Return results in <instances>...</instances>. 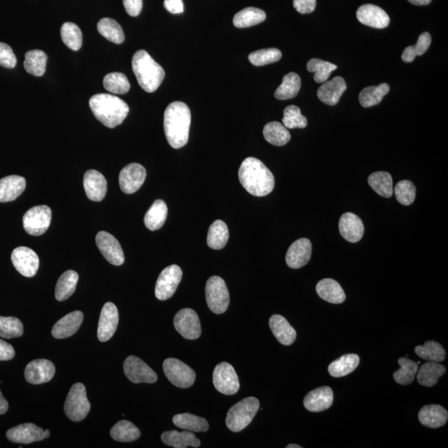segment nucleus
<instances>
[{
	"label": "nucleus",
	"instance_id": "nucleus-1",
	"mask_svg": "<svg viewBox=\"0 0 448 448\" xmlns=\"http://www.w3.org/2000/svg\"><path fill=\"white\" fill-rule=\"evenodd\" d=\"M238 178L243 188L254 196H267L274 189V174L262 161L254 157L243 161L239 168Z\"/></svg>",
	"mask_w": 448,
	"mask_h": 448
},
{
	"label": "nucleus",
	"instance_id": "nucleus-2",
	"mask_svg": "<svg viewBox=\"0 0 448 448\" xmlns=\"http://www.w3.org/2000/svg\"><path fill=\"white\" fill-rule=\"evenodd\" d=\"M191 125L190 110L181 101H174L167 107L164 114V129L171 147H184L189 141Z\"/></svg>",
	"mask_w": 448,
	"mask_h": 448
},
{
	"label": "nucleus",
	"instance_id": "nucleus-3",
	"mask_svg": "<svg viewBox=\"0 0 448 448\" xmlns=\"http://www.w3.org/2000/svg\"><path fill=\"white\" fill-rule=\"evenodd\" d=\"M89 105L96 119L108 128L120 125L130 112L128 105L123 100L105 93L92 96Z\"/></svg>",
	"mask_w": 448,
	"mask_h": 448
},
{
	"label": "nucleus",
	"instance_id": "nucleus-4",
	"mask_svg": "<svg viewBox=\"0 0 448 448\" xmlns=\"http://www.w3.org/2000/svg\"><path fill=\"white\" fill-rule=\"evenodd\" d=\"M132 69L138 83L150 93L156 92L165 79L164 69L145 50L137 51L134 54Z\"/></svg>",
	"mask_w": 448,
	"mask_h": 448
},
{
	"label": "nucleus",
	"instance_id": "nucleus-5",
	"mask_svg": "<svg viewBox=\"0 0 448 448\" xmlns=\"http://www.w3.org/2000/svg\"><path fill=\"white\" fill-rule=\"evenodd\" d=\"M260 403L258 398L247 397L236 403L227 412L226 425L234 433H238L250 425L258 412Z\"/></svg>",
	"mask_w": 448,
	"mask_h": 448
},
{
	"label": "nucleus",
	"instance_id": "nucleus-6",
	"mask_svg": "<svg viewBox=\"0 0 448 448\" xmlns=\"http://www.w3.org/2000/svg\"><path fill=\"white\" fill-rule=\"evenodd\" d=\"M91 403L87 397V390L81 383H77L69 391L64 411L68 418L73 422L83 421L88 416Z\"/></svg>",
	"mask_w": 448,
	"mask_h": 448
},
{
	"label": "nucleus",
	"instance_id": "nucleus-7",
	"mask_svg": "<svg viewBox=\"0 0 448 448\" xmlns=\"http://www.w3.org/2000/svg\"><path fill=\"white\" fill-rule=\"evenodd\" d=\"M207 307L215 314H223L229 308L230 296L224 280L218 276H211L205 287Z\"/></svg>",
	"mask_w": 448,
	"mask_h": 448
},
{
	"label": "nucleus",
	"instance_id": "nucleus-8",
	"mask_svg": "<svg viewBox=\"0 0 448 448\" xmlns=\"http://www.w3.org/2000/svg\"><path fill=\"white\" fill-rule=\"evenodd\" d=\"M163 369L171 384L178 388L187 389L194 384L196 378L194 370L177 358H167L163 364Z\"/></svg>",
	"mask_w": 448,
	"mask_h": 448
},
{
	"label": "nucleus",
	"instance_id": "nucleus-9",
	"mask_svg": "<svg viewBox=\"0 0 448 448\" xmlns=\"http://www.w3.org/2000/svg\"><path fill=\"white\" fill-rule=\"evenodd\" d=\"M52 210L47 205L32 207L23 218L24 230L32 236H40L46 233L50 226Z\"/></svg>",
	"mask_w": 448,
	"mask_h": 448
},
{
	"label": "nucleus",
	"instance_id": "nucleus-10",
	"mask_svg": "<svg viewBox=\"0 0 448 448\" xmlns=\"http://www.w3.org/2000/svg\"><path fill=\"white\" fill-rule=\"evenodd\" d=\"M183 276L181 268L178 265H171L161 272L156 285V296L161 301L172 297L176 292Z\"/></svg>",
	"mask_w": 448,
	"mask_h": 448
},
{
	"label": "nucleus",
	"instance_id": "nucleus-11",
	"mask_svg": "<svg viewBox=\"0 0 448 448\" xmlns=\"http://www.w3.org/2000/svg\"><path fill=\"white\" fill-rule=\"evenodd\" d=\"M213 383L219 393L234 395L240 388L239 380L233 365L222 362L216 366L213 374Z\"/></svg>",
	"mask_w": 448,
	"mask_h": 448
},
{
	"label": "nucleus",
	"instance_id": "nucleus-12",
	"mask_svg": "<svg viewBox=\"0 0 448 448\" xmlns=\"http://www.w3.org/2000/svg\"><path fill=\"white\" fill-rule=\"evenodd\" d=\"M175 329L187 340H196L202 333L201 320L193 309H181L174 316Z\"/></svg>",
	"mask_w": 448,
	"mask_h": 448
},
{
	"label": "nucleus",
	"instance_id": "nucleus-13",
	"mask_svg": "<svg viewBox=\"0 0 448 448\" xmlns=\"http://www.w3.org/2000/svg\"><path fill=\"white\" fill-rule=\"evenodd\" d=\"M124 372L128 380L134 384H154L158 380L156 373L136 356H132L126 358L124 362Z\"/></svg>",
	"mask_w": 448,
	"mask_h": 448
},
{
	"label": "nucleus",
	"instance_id": "nucleus-14",
	"mask_svg": "<svg viewBox=\"0 0 448 448\" xmlns=\"http://www.w3.org/2000/svg\"><path fill=\"white\" fill-rule=\"evenodd\" d=\"M12 263L20 274L32 278L39 267V258L34 250L27 247H19L12 252Z\"/></svg>",
	"mask_w": 448,
	"mask_h": 448
},
{
	"label": "nucleus",
	"instance_id": "nucleus-15",
	"mask_svg": "<svg viewBox=\"0 0 448 448\" xmlns=\"http://www.w3.org/2000/svg\"><path fill=\"white\" fill-rule=\"evenodd\" d=\"M97 247L101 254L114 266H121L125 263L123 250L118 240L108 232L101 231L96 237Z\"/></svg>",
	"mask_w": 448,
	"mask_h": 448
},
{
	"label": "nucleus",
	"instance_id": "nucleus-16",
	"mask_svg": "<svg viewBox=\"0 0 448 448\" xmlns=\"http://www.w3.org/2000/svg\"><path fill=\"white\" fill-rule=\"evenodd\" d=\"M146 178L145 167L132 163L122 169L119 175V184L122 192L128 194L136 193L144 184Z\"/></svg>",
	"mask_w": 448,
	"mask_h": 448
},
{
	"label": "nucleus",
	"instance_id": "nucleus-17",
	"mask_svg": "<svg viewBox=\"0 0 448 448\" xmlns=\"http://www.w3.org/2000/svg\"><path fill=\"white\" fill-rule=\"evenodd\" d=\"M118 323H119V313L115 304L105 303L101 309L99 329H97L99 340L105 342L112 339L116 332Z\"/></svg>",
	"mask_w": 448,
	"mask_h": 448
},
{
	"label": "nucleus",
	"instance_id": "nucleus-18",
	"mask_svg": "<svg viewBox=\"0 0 448 448\" xmlns=\"http://www.w3.org/2000/svg\"><path fill=\"white\" fill-rule=\"evenodd\" d=\"M55 366L50 360H35L27 365L24 376L32 385H42L50 382L55 374Z\"/></svg>",
	"mask_w": 448,
	"mask_h": 448
},
{
	"label": "nucleus",
	"instance_id": "nucleus-19",
	"mask_svg": "<svg viewBox=\"0 0 448 448\" xmlns=\"http://www.w3.org/2000/svg\"><path fill=\"white\" fill-rule=\"evenodd\" d=\"M334 394L328 386L320 387L305 395L304 406L309 412L320 413L331 408Z\"/></svg>",
	"mask_w": 448,
	"mask_h": 448
},
{
	"label": "nucleus",
	"instance_id": "nucleus-20",
	"mask_svg": "<svg viewBox=\"0 0 448 448\" xmlns=\"http://www.w3.org/2000/svg\"><path fill=\"white\" fill-rule=\"evenodd\" d=\"M312 245L307 238H300L293 243L287 252L286 263L289 267L299 269L311 259Z\"/></svg>",
	"mask_w": 448,
	"mask_h": 448
},
{
	"label": "nucleus",
	"instance_id": "nucleus-21",
	"mask_svg": "<svg viewBox=\"0 0 448 448\" xmlns=\"http://www.w3.org/2000/svg\"><path fill=\"white\" fill-rule=\"evenodd\" d=\"M85 194L90 201H103L108 192L107 179L99 171L89 170L84 175L83 181Z\"/></svg>",
	"mask_w": 448,
	"mask_h": 448
},
{
	"label": "nucleus",
	"instance_id": "nucleus-22",
	"mask_svg": "<svg viewBox=\"0 0 448 448\" xmlns=\"http://www.w3.org/2000/svg\"><path fill=\"white\" fill-rule=\"evenodd\" d=\"M357 19L361 23L374 28H385L389 26L390 19L381 8L374 5H365L358 8Z\"/></svg>",
	"mask_w": 448,
	"mask_h": 448
},
{
	"label": "nucleus",
	"instance_id": "nucleus-23",
	"mask_svg": "<svg viewBox=\"0 0 448 448\" xmlns=\"http://www.w3.org/2000/svg\"><path fill=\"white\" fill-rule=\"evenodd\" d=\"M340 233L346 241L358 243L363 238L364 223L358 216L353 213H345L341 216L339 222Z\"/></svg>",
	"mask_w": 448,
	"mask_h": 448
},
{
	"label": "nucleus",
	"instance_id": "nucleus-24",
	"mask_svg": "<svg viewBox=\"0 0 448 448\" xmlns=\"http://www.w3.org/2000/svg\"><path fill=\"white\" fill-rule=\"evenodd\" d=\"M8 439L15 443L30 444L45 439L44 431L34 423L12 427L6 434Z\"/></svg>",
	"mask_w": 448,
	"mask_h": 448
},
{
	"label": "nucleus",
	"instance_id": "nucleus-25",
	"mask_svg": "<svg viewBox=\"0 0 448 448\" xmlns=\"http://www.w3.org/2000/svg\"><path fill=\"white\" fill-rule=\"evenodd\" d=\"M84 318L83 313L76 311L68 314L54 325L52 329V335L56 339H66L79 331Z\"/></svg>",
	"mask_w": 448,
	"mask_h": 448
},
{
	"label": "nucleus",
	"instance_id": "nucleus-26",
	"mask_svg": "<svg viewBox=\"0 0 448 448\" xmlns=\"http://www.w3.org/2000/svg\"><path fill=\"white\" fill-rule=\"evenodd\" d=\"M346 89H347V85H346L343 77H336L332 81H325L320 85L318 92H317V96L323 103L335 105L339 103L340 97Z\"/></svg>",
	"mask_w": 448,
	"mask_h": 448
},
{
	"label": "nucleus",
	"instance_id": "nucleus-27",
	"mask_svg": "<svg viewBox=\"0 0 448 448\" xmlns=\"http://www.w3.org/2000/svg\"><path fill=\"white\" fill-rule=\"evenodd\" d=\"M26 188V179L18 175H10L0 179V203L15 201Z\"/></svg>",
	"mask_w": 448,
	"mask_h": 448
},
{
	"label": "nucleus",
	"instance_id": "nucleus-28",
	"mask_svg": "<svg viewBox=\"0 0 448 448\" xmlns=\"http://www.w3.org/2000/svg\"><path fill=\"white\" fill-rule=\"evenodd\" d=\"M269 327L276 339L283 345H291L296 339V332L287 320L281 315H274L269 320Z\"/></svg>",
	"mask_w": 448,
	"mask_h": 448
},
{
	"label": "nucleus",
	"instance_id": "nucleus-29",
	"mask_svg": "<svg viewBox=\"0 0 448 448\" xmlns=\"http://www.w3.org/2000/svg\"><path fill=\"white\" fill-rule=\"evenodd\" d=\"M419 421L422 425L431 429H438L446 425L448 419L447 411L438 405L423 407L418 414Z\"/></svg>",
	"mask_w": 448,
	"mask_h": 448
},
{
	"label": "nucleus",
	"instance_id": "nucleus-30",
	"mask_svg": "<svg viewBox=\"0 0 448 448\" xmlns=\"http://www.w3.org/2000/svg\"><path fill=\"white\" fill-rule=\"evenodd\" d=\"M316 292L321 299L332 304L343 303L346 299L343 288L336 281L331 278L320 281L316 285Z\"/></svg>",
	"mask_w": 448,
	"mask_h": 448
},
{
	"label": "nucleus",
	"instance_id": "nucleus-31",
	"mask_svg": "<svg viewBox=\"0 0 448 448\" xmlns=\"http://www.w3.org/2000/svg\"><path fill=\"white\" fill-rule=\"evenodd\" d=\"M161 440L165 445L174 448L199 447L201 443L192 431L187 430L181 433L175 430L165 431L161 435Z\"/></svg>",
	"mask_w": 448,
	"mask_h": 448
},
{
	"label": "nucleus",
	"instance_id": "nucleus-32",
	"mask_svg": "<svg viewBox=\"0 0 448 448\" xmlns=\"http://www.w3.org/2000/svg\"><path fill=\"white\" fill-rule=\"evenodd\" d=\"M446 367L438 362L429 361L423 364L418 370L417 380L418 384L425 387H434L437 385L439 378L446 373Z\"/></svg>",
	"mask_w": 448,
	"mask_h": 448
},
{
	"label": "nucleus",
	"instance_id": "nucleus-33",
	"mask_svg": "<svg viewBox=\"0 0 448 448\" xmlns=\"http://www.w3.org/2000/svg\"><path fill=\"white\" fill-rule=\"evenodd\" d=\"M360 361V358L356 354H345L329 365V374L334 378L348 376L356 369Z\"/></svg>",
	"mask_w": 448,
	"mask_h": 448
},
{
	"label": "nucleus",
	"instance_id": "nucleus-34",
	"mask_svg": "<svg viewBox=\"0 0 448 448\" xmlns=\"http://www.w3.org/2000/svg\"><path fill=\"white\" fill-rule=\"evenodd\" d=\"M168 207L165 201L157 199L145 215V224L150 231L161 230L166 221Z\"/></svg>",
	"mask_w": 448,
	"mask_h": 448
},
{
	"label": "nucleus",
	"instance_id": "nucleus-35",
	"mask_svg": "<svg viewBox=\"0 0 448 448\" xmlns=\"http://www.w3.org/2000/svg\"><path fill=\"white\" fill-rule=\"evenodd\" d=\"M230 238L229 227L222 220H216L211 224L207 233V243L212 250H220L226 246Z\"/></svg>",
	"mask_w": 448,
	"mask_h": 448
},
{
	"label": "nucleus",
	"instance_id": "nucleus-36",
	"mask_svg": "<svg viewBox=\"0 0 448 448\" xmlns=\"http://www.w3.org/2000/svg\"><path fill=\"white\" fill-rule=\"evenodd\" d=\"M263 136L269 143L276 146L287 145L291 140V134L288 129L278 121L269 122L265 125Z\"/></svg>",
	"mask_w": 448,
	"mask_h": 448
},
{
	"label": "nucleus",
	"instance_id": "nucleus-37",
	"mask_svg": "<svg viewBox=\"0 0 448 448\" xmlns=\"http://www.w3.org/2000/svg\"><path fill=\"white\" fill-rule=\"evenodd\" d=\"M173 422L179 429L195 433H205L210 429L209 422L205 418L188 413L175 415Z\"/></svg>",
	"mask_w": 448,
	"mask_h": 448
},
{
	"label": "nucleus",
	"instance_id": "nucleus-38",
	"mask_svg": "<svg viewBox=\"0 0 448 448\" xmlns=\"http://www.w3.org/2000/svg\"><path fill=\"white\" fill-rule=\"evenodd\" d=\"M79 276L75 271L68 270L60 276L55 288V297L59 301H66L74 293Z\"/></svg>",
	"mask_w": 448,
	"mask_h": 448
},
{
	"label": "nucleus",
	"instance_id": "nucleus-39",
	"mask_svg": "<svg viewBox=\"0 0 448 448\" xmlns=\"http://www.w3.org/2000/svg\"><path fill=\"white\" fill-rule=\"evenodd\" d=\"M368 183L370 187L380 196L389 198L394 194L393 179L385 171H378L369 175Z\"/></svg>",
	"mask_w": 448,
	"mask_h": 448
},
{
	"label": "nucleus",
	"instance_id": "nucleus-40",
	"mask_svg": "<svg viewBox=\"0 0 448 448\" xmlns=\"http://www.w3.org/2000/svg\"><path fill=\"white\" fill-rule=\"evenodd\" d=\"M266 13L258 8L250 7L246 8L238 14H236L234 18V24L238 28H244L258 26L266 19Z\"/></svg>",
	"mask_w": 448,
	"mask_h": 448
},
{
	"label": "nucleus",
	"instance_id": "nucleus-41",
	"mask_svg": "<svg viewBox=\"0 0 448 448\" xmlns=\"http://www.w3.org/2000/svg\"><path fill=\"white\" fill-rule=\"evenodd\" d=\"M390 88L387 83H382L376 87H369L362 90L358 96V101L365 108L380 104L384 97L388 94Z\"/></svg>",
	"mask_w": 448,
	"mask_h": 448
},
{
	"label": "nucleus",
	"instance_id": "nucleus-42",
	"mask_svg": "<svg viewBox=\"0 0 448 448\" xmlns=\"http://www.w3.org/2000/svg\"><path fill=\"white\" fill-rule=\"evenodd\" d=\"M300 89V77L295 72H290L283 77V83L275 92V97L278 100L294 99L298 94Z\"/></svg>",
	"mask_w": 448,
	"mask_h": 448
},
{
	"label": "nucleus",
	"instance_id": "nucleus-43",
	"mask_svg": "<svg viewBox=\"0 0 448 448\" xmlns=\"http://www.w3.org/2000/svg\"><path fill=\"white\" fill-rule=\"evenodd\" d=\"M48 56L41 50H32L26 54L24 68L30 74L42 77L46 71Z\"/></svg>",
	"mask_w": 448,
	"mask_h": 448
},
{
	"label": "nucleus",
	"instance_id": "nucleus-44",
	"mask_svg": "<svg viewBox=\"0 0 448 448\" xmlns=\"http://www.w3.org/2000/svg\"><path fill=\"white\" fill-rule=\"evenodd\" d=\"M398 362L400 369L394 374L395 382L401 385L412 384L418 370V364L405 357L398 358Z\"/></svg>",
	"mask_w": 448,
	"mask_h": 448
},
{
	"label": "nucleus",
	"instance_id": "nucleus-45",
	"mask_svg": "<svg viewBox=\"0 0 448 448\" xmlns=\"http://www.w3.org/2000/svg\"><path fill=\"white\" fill-rule=\"evenodd\" d=\"M97 30L104 38L116 44H121L125 41L123 30L116 20L110 18L101 19L97 23Z\"/></svg>",
	"mask_w": 448,
	"mask_h": 448
},
{
	"label": "nucleus",
	"instance_id": "nucleus-46",
	"mask_svg": "<svg viewBox=\"0 0 448 448\" xmlns=\"http://www.w3.org/2000/svg\"><path fill=\"white\" fill-rule=\"evenodd\" d=\"M111 436L117 442H130L136 441L141 437V431L132 422L121 420L114 425L111 430Z\"/></svg>",
	"mask_w": 448,
	"mask_h": 448
},
{
	"label": "nucleus",
	"instance_id": "nucleus-47",
	"mask_svg": "<svg viewBox=\"0 0 448 448\" xmlns=\"http://www.w3.org/2000/svg\"><path fill=\"white\" fill-rule=\"evenodd\" d=\"M414 350L417 356L425 360L440 363L445 360V349L437 341L427 340L425 345H418Z\"/></svg>",
	"mask_w": 448,
	"mask_h": 448
},
{
	"label": "nucleus",
	"instance_id": "nucleus-48",
	"mask_svg": "<svg viewBox=\"0 0 448 448\" xmlns=\"http://www.w3.org/2000/svg\"><path fill=\"white\" fill-rule=\"evenodd\" d=\"M63 42L73 51H79L83 45V34L77 24L68 22L61 28Z\"/></svg>",
	"mask_w": 448,
	"mask_h": 448
},
{
	"label": "nucleus",
	"instance_id": "nucleus-49",
	"mask_svg": "<svg viewBox=\"0 0 448 448\" xmlns=\"http://www.w3.org/2000/svg\"><path fill=\"white\" fill-rule=\"evenodd\" d=\"M103 85L107 91L118 95L125 94L130 88L128 77L121 72L109 73L104 77Z\"/></svg>",
	"mask_w": 448,
	"mask_h": 448
},
{
	"label": "nucleus",
	"instance_id": "nucleus-50",
	"mask_svg": "<svg viewBox=\"0 0 448 448\" xmlns=\"http://www.w3.org/2000/svg\"><path fill=\"white\" fill-rule=\"evenodd\" d=\"M336 69V65L317 59L309 60L307 63V70L315 73L314 80L317 83H324Z\"/></svg>",
	"mask_w": 448,
	"mask_h": 448
},
{
	"label": "nucleus",
	"instance_id": "nucleus-51",
	"mask_svg": "<svg viewBox=\"0 0 448 448\" xmlns=\"http://www.w3.org/2000/svg\"><path fill=\"white\" fill-rule=\"evenodd\" d=\"M431 43V35L429 32H423L419 36L415 46L406 48L402 54V59L405 63L414 62L417 56H422L429 50Z\"/></svg>",
	"mask_w": 448,
	"mask_h": 448
},
{
	"label": "nucleus",
	"instance_id": "nucleus-52",
	"mask_svg": "<svg viewBox=\"0 0 448 448\" xmlns=\"http://www.w3.org/2000/svg\"><path fill=\"white\" fill-rule=\"evenodd\" d=\"M23 325L16 317L0 316V337L5 339H13L22 336Z\"/></svg>",
	"mask_w": 448,
	"mask_h": 448
},
{
	"label": "nucleus",
	"instance_id": "nucleus-53",
	"mask_svg": "<svg viewBox=\"0 0 448 448\" xmlns=\"http://www.w3.org/2000/svg\"><path fill=\"white\" fill-rule=\"evenodd\" d=\"M282 52L278 48H266V50H261L252 52L248 57L252 64L254 66H264L270 63L278 62L282 59Z\"/></svg>",
	"mask_w": 448,
	"mask_h": 448
},
{
	"label": "nucleus",
	"instance_id": "nucleus-54",
	"mask_svg": "<svg viewBox=\"0 0 448 448\" xmlns=\"http://www.w3.org/2000/svg\"><path fill=\"white\" fill-rule=\"evenodd\" d=\"M283 125L287 129H303L307 126V119L301 114L296 105H289L284 110Z\"/></svg>",
	"mask_w": 448,
	"mask_h": 448
},
{
	"label": "nucleus",
	"instance_id": "nucleus-55",
	"mask_svg": "<svg viewBox=\"0 0 448 448\" xmlns=\"http://www.w3.org/2000/svg\"><path fill=\"white\" fill-rule=\"evenodd\" d=\"M394 193L401 205L409 206L416 198V187L409 181H402L395 186Z\"/></svg>",
	"mask_w": 448,
	"mask_h": 448
},
{
	"label": "nucleus",
	"instance_id": "nucleus-56",
	"mask_svg": "<svg viewBox=\"0 0 448 448\" xmlns=\"http://www.w3.org/2000/svg\"><path fill=\"white\" fill-rule=\"evenodd\" d=\"M17 64V59L9 45L0 43V66L14 68Z\"/></svg>",
	"mask_w": 448,
	"mask_h": 448
},
{
	"label": "nucleus",
	"instance_id": "nucleus-57",
	"mask_svg": "<svg viewBox=\"0 0 448 448\" xmlns=\"http://www.w3.org/2000/svg\"><path fill=\"white\" fill-rule=\"evenodd\" d=\"M293 6L300 14H311L316 9V0H294Z\"/></svg>",
	"mask_w": 448,
	"mask_h": 448
},
{
	"label": "nucleus",
	"instance_id": "nucleus-58",
	"mask_svg": "<svg viewBox=\"0 0 448 448\" xmlns=\"http://www.w3.org/2000/svg\"><path fill=\"white\" fill-rule=\"evenodd\" d=\"M123 5L130 16L136 17L141 14L143 8V0H123Z\"/></svg>",
	"mask_w": 448,
	"mask_h": 448
},
{
	"label": "nucleus",
	"instance_id": "nucleus-59",
	"mask_svg": "<svg viewBox=\"0 0 448 448\" xmlns=\"http://www.w3.org/2000/svg\"><path fill=\"white\" fill-rule=\"evenodd\" d=\"M15 356L13 346L0 339V361L11 360Z\"/></svg>",
	"mask_w": 448,
	"mask_h": 448
},
{
	"label": "nucleus",
	"instance_id": "nucleus-60",
	"mask_svg": "<svg viewBox=\"0 0 448 448\" xmlns=\"http://www.w3.org/2000/svg\"><path fill=\"white\" fill-rule=\"evenodd\" d=\"M164 6L171 14H179L184 12L183 0H165Z\"/></svg>",
	"mask_w": 448,
	"mask_h": 448
},
{
	"label": "nucleus",
	"instance_id": "nucleus-61",
	"mask_svg": "<svg viewBox=\"0 0 448 448\" xmlns=\"http://www.w3.org/2000/svg\"><path fill=\"white\" fill-rule=\"evenodd\" d=\"M9 409V403L3 398L1 391H0V415L5 414Z\"/></svg>",
	"mask_w": 448,
	"mask_h": 448
},
{
	"label": "nucleus",
	"instance_id": "nucleus-62",
	"mask_svg": "<svg viewBox=\"0 0 448 448\" xmlns=\"http://www.w3.org/2000/svg\"><path fill=\"white\" fill-rule=\"evenodd\" d=\"M411 3H413L414 6H429L431 2V0H409Z\"/></svg>",
	"mask_w": 448,
	"mask_h": 448
},
{
	"label": "nucleus",
	"instance_id": "nucleus-63",
	"mask_svg": "<svg viewBox=\"0 0 448 448\" xmlns=\"http://www.w3.org/2000/svg\"><path fill=\"white\" fill-rule=\"evenodd\" d=\"M44 437H45V439L48 438L50 437V430L47 429V430L44 431Z\"/></svg>",
	"mask_w": 448,
	"mask_h": 448
},
{
	"label": "nucleus",
	"instance_id": "nucleus-64",
	"mask_svg": "<svg viewBox=\"0 0 448 448\" xmlns=\"http://www.w3.org/2000/svg\"><path fill=\"white\" fill-rule=\"evenodd\" d=\"M287 448H301V447L296 445V444H290V445L287 446Z\"/></svg>",
	"mask_w": 448,
	"mask_h": 448
}]
</instances>
